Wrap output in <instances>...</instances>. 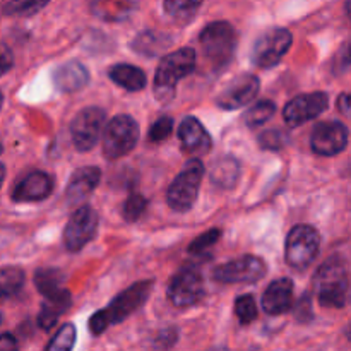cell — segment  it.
<instances>
[{"label": "cell", "mask_w": 351, "mask_h": 351, "mask_svg": "<svg viewBox=\"0 0 351 351\" xmlns=\"http://www.w3.org/2000/svg\"><path fill=\"white\" fill-rule=\"evenodd\" d=\"M259 144L263 149H269V151H280L283 149L285 146H287L288 143V137L285 136L281 130L278 129H271V130H266V132H263L259 136Z\"/></svg>", "instance_id": "cell-34"}, {"label": "cell", "mask_w": 351, "mask_h": 351, "mask_svg": "<svg viewBox=\"0 0 351 351\" xmlns=\"http://www.w3.org/2000/svg\"><path fill=\"white\" fill-rule=\"evenodd\" d=\"M168 45H170V40L167 38V34L153 33V31L139 34V36L132 41L134 50L146 55V57H153V55H156L161 48H167Z\"/></svg>", "instance_id": "cell-27"}, {"label": "cell", "mask_w": 351, "mask_h": 351, "mask_svg": "<svg viewBox=\"0 0 351 351\" xmlns=\"http://www.w3.org/2000/svg\"><path fill=\"white\" fill-rule=\"evenodd\" d=\"M151 291H153V281L146 280L132 285V287L123 290L120 295H117L108 307L101 308V311L91 315V319H89V331H91V335L99 336L110 326L119 324V322L130 317L134 312H137L146 304Z\"/></svg>", "instance_id": "cell-1"}, {"label": "cell", "mask_w": 351, "mask_h": 351, "mask_svg": "<svg viewBox=\"0 0 351 351\" xmlns=\"http://www.w3.org/2000/svg\"><path fill=\"white\" fill-rule=\"evenodd\" d=\"M328 106L329 96L322 91L295 96L291 101L287 103L283 110L285 122L290 127H300L322 115L328 110Z\"/></svg>", "instance_id": "cell-13"}, {"label": "cell", "mask_w": 351, "mask_h": 351, "mask_svg": "<svg viewBox=\"0 0 351 351\" xmlns=\"http://www.w3.org/2000/svg\"><path fill=\"white\" fill-rule=\"evenodd\" d=\"M276 112V105L274 101H269V99H263V101L256 103V105L250 106L245 113V123L250 127V129H256V127L264 125L271 117Z\"/></svg>", "instance_id": "cell-28"}, {"label": "cell", "mask_w": 351, "mask_h": 351, "mask_svg": "<svg viewBox=\"0 0 351 351\" xmlns=\"http://www.w3.org/2000/svg\"><path fill=\"white\" fill-rule=\"evenodd\" d=\"M266 273L267 267L263 259L254 256H243L240 259L230 261V263L218 266L213 276L216 281L225 285H252L263 280Z\"/></svg>", "instance_id": "cell-10"}, {"label": "cell", "mask_w": 351, "mask_h": 351, "mask_svg": "<svg viewBox=\"0 0 351 351\" xmlns=\"http://www.w3.org/2000/svg\"><path fill=\"white\" fill-rule=\"evenodd\" d=\"M17 350V341L12 335H0V351Z\"/></svg>", "instance_id": "cell-40"}, {"label": "cell", "mask_w": 351, "mask_h": 351, "mask_svg": "<svg viewBox=\"0 0 351 351\" xmlns=\"http://www.w3.org/2000/svg\"><path fill=\"white\" fill-rule=\"evenodd\" d=\"M293 305V281L280 278L273 281L261 298V307L267 315H283Z\"/></svg>", "instance_id": "cell-16"}, {"label": "cell", "mask_w": 351, "mask_h": 351, "mask_svg": "<svg viewBox=\"0 0 351 351\" xmlns=\"http://www.w3.org/2000/svg\"><path fill=\"white\" fill-rule=\"evenodd\" d=\"M99 180H101V171H99V168L84 167L75 170V173L71 177V182H69L67 191H65L69 202L75 204V202L88 197L98 187Z\"/></svg>", "instance_id": "cell-19"}, {"label": "cell", "mask_w": 351, "mask_h": 351, "mask_svg": "<svg viewBox=\"0 0 351 351\" xmlns=\"http://www.w3.org/2000/svg\"><path fill=\"white\" fill-rule=\"evenodd\" d=\"M165 12L177 23H187L197 14L202 0H165Z\"/></svg>", "instance_id": "cell-26"}, {"label": "cell", "mask_w": 351, "mask_h": 351, "mask_svg": "<svg viewBox=\"0 0 351 351\" xmlns=\"http://www.w3.org/2000/svg\"><path fill=\"white\" fill-rule=\"evenodd\" d=\"M98 232V215L91 206H81L74 211L64 230L65 249L79 252L96 237Z\"/></svg>", "instance_id": "cell-9"}, {"label": "cell", "mask_w": 351, "mask_h": 351, "mask_svg": "<svg viewBox=\"0 0 351 351\" xmlns=\"http://www.w3.org/2000/svg\"><path fill=\"white\" fill-rule=\"evenodd\" d=\"M345 336L348 338V341H351V322L348 324V328L345 329Z\"/></svg>", "instance_id": "cell-42"}, {"label": "cell", "mask_w": 351, "mask_h": 351, "mask_svg": "<svg viewBox=\"0 0 351 351\" xmlns=\"http://www.w3.org/2000/svg\"><path fill=\"white\" fill-rule=\"evenodd\" d=\"M146 208H147V199L144 197L143 194H137V192L136 194H130L129 197H127L125 204H123V209H122L123 219L129 223L137 221V219L144 215Z\"/></svg>", "instance_id": "cell-32"}, {"label": "cell", "mask_w": 351, "mask_h": 351, "mask_svg": "<svg viewBox=\"0 0 351 351\" xmlns=\"http://www.w3.org/2000/svg\"><path fill=\"white\" fill-rule=\"evenodd\" d=\"M139 141V125L130 115H117L103 134V154L108 160H119L136 147Z\"/></svg>", "instance_id": "cell-7"}, {"label": "cell", "mask_w": 351, "mask_h": 351, "mask_svg": "<svg viewBox=\"0 0 351 351\" xmlns=\"http://www.w3.org/2000/svg\"><path fill=\"white\" fill-rule=\"evenodd\" d=\"M295 317L298 319L300 322H308L312 317H314V312H312V304H311V297L305 295L297 305V311H295Z\"/></svg>", "instance_id": "cell-36"}, {"label": "cell", "mask_w": 351, "mask_h": 351, "mask_svg": "<svg viewBox=\"0 0 351 351\" xmlns=\"http://www.w3.org/2000/svg\"><path fill=\"white\" fill-rule=\"evenodd\" d=\"M178 139L185 153L194 154V156L209 153L213 144L209 132L195 117H185L182 120L178 125Z\"/></svg>", "instance_id": "cell-17"}, {"label": "cell", "mask_w": 351, "mask_h": 351, "mask_svg": "<svg viewBox=\"0 0 351 351\" xmlns=\"http://www.w3.org/2000/svg\"><path fill=\"white\" fill-rule=\"evenodd\" d=\"M235 314H237V317H239L240 324H243V326H247V324H250V322L256 321L259 311H257V304H256V300H254L252 295H242V297L237 298Z\"/></svg>", "instance_id": "cell-30"}, {"label": "cell", "mask_w": 351, "mask_h": 351, "mask_svg": "<svg viewBox=\"0 0 351 351\" xmlns=\"http://www.w3.org/2000/svg\"><path fill=\"white\" fill-rule=\"evenodd\" d=\"M202 177H204V165H202V161L197 160V158L189 160L184 170L177 175V178L168 187V206L177 213L191 211L194 208L195 201H197Z\"/></svg>", "instance_id": "cell-5"}, {"label": "cell", "mask_w": 351, "mask_h": 351, "mask_svg": "<svg viewBox=\"0 0 351 351\" xmlns=\"http://www.w3.org/2000/svg\"><path fill=\"white\" fill-rule=\"evenodd\" d=\"M71 304L72 298L69 290L57 295V297L45 298V304L43 307H41L40 315H38V324H40V328L43 329V331H50L55 326V322L58 321V317L71 307Z\"/></svg>", "instance_id": "cell-22"}, {"label": "cell", "mask_w": 351, "mask_h": 351, "mask_svg": "<svg viewBox=\"0 0 351 351\" xmlns=\"http://www.w3.org/2000/svg\"><path fill=\"white\" fill-rule=\"evenodd\" d=\"M338 108H339V112L343 113V115L351 119V93H345V95L339 96Z\"/></svg>", "instance_id": "cell-38"}, {"label": "cell", "mask_w": 351, "mask_h": 351, "mask_svg": "<svg viewBox=\"0 0 351 351\" xmlns=\"http://www.w3.org/2000/svg\"><path fill=\"white\" fill-rule=\"evenodd\" d=\"M53 191V178L45 171H33L26 175L12 192V199L16 202H34L43 201Z\"/></svg>", "instance_id": "cell-18"}, {"label": "cell", "mask_w": 351, "mask_h": 351, "mask_svg": "<svg viewBox=\"0 0 351 351\" xmlns=\"http://www.w3.org/2000/svg\"><path fill=\"white\" fill-rule=\"evenodd\" d=\"M168 297L178 308L192 307L204 297V280L195 267H184L170 281Z\"/></svg>", "instance_id": "cell-11"}, {"label": "cell", "mask_w": 351, "mask_h": 351, "mask_svg": "<svg viewBox=\"0 0 351 351\" xmlns=\"http://www.w3.org/2000/svg\"><path fill=\"white\" fill-rule=\"evenodd\" d=\"M173 132V120L170 117H160L156 122L151 125L149 134H147V139L151 143H163L165 139L171 136Z\"/></svg>", "instance_id": "cell-33"}, {"label": "cell", "mask_w": 351, "mask_h": 351, "mask_svg": "<svg viewBox=\"0 0 351 351\" xmlns=\"http://www.w3.org/2000/svg\"><path fill=\"white\" fill-rule=\"evenodd\" d=\"M89 82V72L79 62L72 60L62 64L53 72V84L62 93H75Z\"/></svg>", "instance_id": "cell-20"}, {"label": "cell", "mask_w": 351, "mask_h": 351, "mask_svg": "<svg viewBox=\"0 0 351 351\" xmlns=\"http://www.w3.org/2000/svg\"><path fill=\"white\" fill-rule=\"evenodd\" d=\"M321 249V235L311 225H298L288 233L285 243V259L293 269L304 271L314 263Z\"/></svg>", "instance_id": "cell-6"}, {"label": "cell", "mask_w": 351, "mask_h": 351, "mask_svg": "<svg viewBox=\"0 0 351 351\" xmlns=\"http://www.w3.org/2000/svg\"><path fill=\"white\" fill-rule=\"evenodd\" d=\"M311 146L319 156H336L348 146V129L336 120L317 123L312 130Z\"/></svg>", "instance_id": "cell-14"}, {"label": "cell", "mask_w": 351, "mask_h": 351, "mask_svg": "<svg viewBox=\"0 0 351 351\" xmlns=\"http://www.w3.org/2000/svg\"><path fill=\"white\" fill-rule=\"evenodd\" d=\"M75 345V328L74 324H64L55 338L48 343L47 350L50 351H69L74 348Z\"/></svg>", "instance_id": "cell-31"}, {"label": "cell", "mask_w": 351, "mask_h": 351, "mask_svg": "<svg viewBox=\"0 0 351 351\" xmlns=\"http://www.w3.org/2000/svg\"><path fill=\"white\" fill-rule=\"evenodd\" d=\"M346 12H348V16L351 19V0H348V3H346Z\"/></svg>", "instance_id": "cell-44"}, {"label": "cell", "mask_w": 351, "mask_h": 351, "mask_svg": "<svg viewBox=\"0 0 351 351\" xmlns=\"http://www.w3.org/2000/svg\"><path fill=\"white\" fill-rule=\"evenodd\" d=\"M177 336H178V332L175 331V329H167V331H165L163 335H161L160 343H158V345L163 346V348H167V346H171L178 339Z\"/></svg>", "instance_id": "cell-39"}, {"label": "cell", "mask_w": 351, "mask_h": 351, "mask_svg": "<svg viewBox=\"0 0 351 351\" xmlns=\"http://www.w3.org/2000/svg\"><path fill=\"white\" fill-rule=\"evenodd\" d=\"M195 62H197V55L192 48H180L161 58L153 86L158 101L168 103L175 98L178 82L194 71Z\"/></svg>", "instance_id": "cell-3"}, {"label": "cell", "mask_w": 351, "mask_h": 351, "mask_svg": "<svg viewBox=\"0 0 351 351\" xmlns=\"http://www.w3.org/2000/svg\"><path fill=\"white\" fill-rule=\"evenodd\" d=\"M108 75L115 84H119L120 88L132 93L141 91V89L146 88L147 84L146 74H144L139 67H136V65L117 64L110 69Z\"/></svg>", "instance_id": "cell-21"}, {"label": "cell", "mask_w": 351, "mask_h": 351, "mask_svg": "<svg viewBox=\"0 0 351 351\" xmlns=\"http://www.w3.org/2000/svg\"><path fill=\"white\" fill-rule=\"evenodd\" d=\"M3 178H5V167L0 163V187H2V184H3Z\"/></svg>", "instance_id": "cell-41"}, {"label": "cell", "mask_w": 351, "mask_h": 351, "mask_svg": "<svg viewBox=\"0 0 351 351\" xmlns=\"http://www.w3.org/2000/svg\"><path fill=\"white\" fill-rule=\"evenodd\" d=\"M2 103H3V96H2V93H0V108H2Z\"/></svg>", "instance_id": "cell-45"}, {"label": "cell", "mask_w": 351, "mask_h": 351, "mask_svg": "<svg viewBox=\"0 0 351 351\" xmlns=\"http://www.w3.org/2000/svg\"><path fill=\"white\" fill-rule=\"evenodd\" d=\"M12 64H14L12 51H10L5 45L0 43V75L9 72L10 67H12Z\"/></svg>", "instance_id": "cell-37"}, {"label": "cell", "mask_w": 351, "mask_h": 351, "mask_svg": "<svg viewBox=\"0 0 351 351\" xmlns=\"http://www.w3.org/2000/svg\"><path fill=\"white\" fill-rule=\"evenodd\" d=\"M346 60H348V64H351V43H350L348 50H346Z\"/></svg>", "instance_id": "cell-43"}, {"label": "cell", "mask_w": 351, "mask_h": 351, "mask_svg": "<svg viewBox=\"0 0 351 351\" xmlns=\"http://www.w3.org/2000/svg\"><path fill=\"white\" fill-rule=\"evenodd\" d=\"M221 239V232H219L218 228H213L209 230V232L202 233V235H199L197 239L194 240V242L189 245V254H201L204 252V250H208L209 247L215 245L218 240Z\"/></svg>", "instance_id": "cell-35"}, {"label": "cell", "mask_w": 351, "mask_h": 351, "mask_svg": "<svg viewBox=\"0 0 351 351\" xmlns=\"http://www.w3.org/2000/svg\"><path fill=\"white\" fill-rule=\"evenodd\" d=\"M199 43L209 64L218 69L225 67L235 55L237 31L226 21H215L202 29Z\"/></svg>", "instance_id": "cell-4"}, {"label": "cell", "mask_w": 351, "mask_h": 351, "mask_svg": "<svg viewBox=\"0 0 351 351\" xmlns=\"http://www.w3.org/2000/svg\"><path fill=\"white\" fill-rule=\"evenodd\" d=\"M261 89V81L259 77L252 74L239 75L233 82H230L219 96L216 98L219 108L223 110H240L245 105H249L250 101H254V98L257 96Z\"/></svg>", "instance_id": "cell-15"}, {"label": "cell", "mask_w": 351, "mask_h": 351, "mask_svg": "<svg viewBox=\"0 0 351 351\" xmlns=\"http://www.w3.org/2000/svg\"><path fill=\"white\" fill-rule=\"evenodd\" d=\"M24 285V271L21 267H3L0 269V302L12 298Z\"/></svg>", "instance_id": "cell-25"}, {"label": "cell", "mask_w": 351, "mask_h": 351, "mask_svg": "<svg viewBox=\"0 0 351 351\" xmlns=\"http://www.w3.org/2000/svg\"><path fill=\"white\" fill-rule=\"evenodd\" d=\"M240 175V165L235 158L226 156L219 160L218 163L213 167L211 180L213 184L219 185L223 189H232L237 184Z\"/></svg>", "instance_id": "cell-23"}, {"label": "cell", "mask_w": 351, "mask_h": 351, "mask_svg": "<svg viewBox=\"0 0 351 351\" xmlns=\"http://www.w3.org/2000/svg\"><path fill=\"white\" fill-rule=\"evenodd\" d=\"M62 283H64V274L57 269H38L34 274V285L45 298L64 293L65 288L62 287Z\"/></svg>", "instance_id": "cell-24"}, {"label": "cell", "mask_w": 351, "mask_h": 351, "mask_svg": "<svg viewBox=\"0 0 351 351\" xmlns=\"http://www.w3.org/2000/svg\"><path fill=\"white\" fill-rule=\"evenodd\" d=\"M314 291L321 307L343 308L351 300V285L346 264L339 257H331L314 276Z\"/></svg>", "instance_id": "cell-2"}, {"label": "cell", "mask_w": 351, "mask_h": 351, "mask_svg": "<svg viewBox=\"0 0 351 351\" xmlns=\"http://www.w3.org/2000/svg\"><path fill=\"white\" fill-rule=\"evenodd\" d=\"M50 0H10L5 7L7 16H33Z\"/></svg>", "instance_id": "cell-29"}, {"label": "cell", "mask_w": 351, "mask_h": 351, "mask_svg": "<svg viewBox=\"0 0 351 351\" xmlns=\"http://www.w3.org/2000/svg\"><path fill=\"white\" fill-rule=\"evenodd\" d=\"M293 43V36L288 29L274 27L257 38L252 50V62L261 69H271L281 62Z\"/></svg>", "instance_id": "cell-8"}, {"label": "cell", "mask_w": 351, "mask_h": 351, "mask_svg": "<svg viewBox=\"0 0 351 351\" xmlns=\"http://www.w3.org/2000/svg\"><path fill=\"white\" fill-rule=\"evenodd\" d=\"M105 110L89 106L81 110L71 123L72 141L79 151H89L96 146L105 125Z\"/></svg>", "instance_id": "cell-12"}, {"label": "cell", "mask_w": 351, "mask_h": 351, "mask_svg": "<svg viewBox=\"0 0 351 351\" xmlns=\"http://www.w3.org/2000/svg\"><path fill=\"white\" fill-rule=\"evenodd\" d=\"M0 324H2V315H0Z\"/></svg>", "instance_id": "cell-46"}, {"label": "cell", "mask_w": 351, "mask_h": 351, "mask_svg": "<svg viewBox=\"0 0 351 351\" xmlns=\"http://www.w3.org/2000/svg\"><path fill=\"white\" fill-rule=\"evenodd\" d=\"M0 151H2V147H0Z\"/></svg>", "instance_id": "cell-47"}]
</instances>
